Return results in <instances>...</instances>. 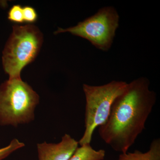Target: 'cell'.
I'll use <instances>...</instances> for the list:
<instances>
[{"label": "cell", "instance_id": "obj_1", "mask_svg": "<svg viewBox=\"0 0 160 160\" xmlns=\"http://www.w3.org/2000/svg\"><path fill=\"white\" fill-rule=\"evenodd\" d=\"M149 85V80L145 77L128 84L115 100L106 122L99 127L100 137L114 151L128 152L145 129L157 99Z\"/></svg>", "mask_w": 160, "mask_h": 160}, {"label": "cell", "instance_id": "obj_2", "mask_svg": "<svg viewBox=\"0 0 160 160\" xmlns=\"http://www.w3.org/2000/svg\"><path fill=\"white\" fill-rule=\"evenodd\" d=\"M39 102L38 95L21 78L9 79L0 86V125L30 122Z\"/></svg>", "mask_w": 160, "mask_h": 160}, {"label": "cell", "instance_id": "obj_3", "mask_svg": "<svg viewBox=\"0 0 160 160\" xmlns=\"http://www.w3.org/2000/svg\"><path fill=\"white\" fill-rule=\"evenodd\" d=\"M42 33L32 24L15 25L3 52V68L9 79L19 78L23 68L33 62L42 44Z\"/></svg>", "mask_w": 160, "mask_h": 160}, {"label": "cell", "instance_id": "obj_4", "mask_svg": "<svg viewBox=\"0 0 160 160\" xmlns=\"http://www.w3.org/2000/svg\"><path fill=\"white\" fill-rule=\"evenodd\" d=\"M128 85L126 82L116 81L100 86L83 84L86 99L85 130L78 142L80 146L91 143L95 130L106 122L115 100Z\"/></svg>", "mask_w": 160, "mask_h": 160}, {"label": "cell", "instance_id": "obj_5", "mask_svg": "<svg viewBox=\"0 0 160 160\" xmlns=\"http://www.w3.org/2000/svg\"><path fill=\"white\" fill-rule=\"evenodd\" d=\"M119 21L116 9L112 6H106L77 26L66 29L59 28L54 34L69 32L88 40L98 49L108 51L112 45Z\"/></svg>", "mask_w": 160, "mask_h": 160}, {"label": "cell", "instance_id": "obj_6", "mask_svg": "<svg viewBox=\"0 0 160 160\" xmlns=\"http://www.w3.org/2000/svg\"><path fill=\"white\" fill-rule=\"evenodd\" d=\"M78 142L65 134L57 144H38L39 160H68L78 146Z\"/></svg>", "mask_w": 160, "mask_h": 160}, {"label": "cell", "instance_id": "obj_7", "mask_svg": "<svg viewBox=\"0 0 160 160\" xmlns=\"http://www.w3.org/2000/svg\"><path fill=\"white\" fill-rule=\"evenodd\" d=\"M118 160H160V139H154L149 150L145 152L135 150L132 152L121 153Z\"/></svg>", "mask_w": 160, "mask_h": 160}, {"label": "cell", "instance_id": "obj_8", "mask_svg": "<svg viewBox=\"0 0 160 160\" xmlns=\"http://www.w3.org/2000/svg\"><path fill=\"white\" fill-rule=\"evenodd\" d=\"M106 157L104 149L96 150L90 144H85L78 147L68 160H103Z\"/></svg>", "mask_w": 160, "mask_h": 160}, {"label": "cell", "instance_id": "obj_9", "mask_svg": "<svg viewBox=\"0 0 160 160\" xmlns=\"http://www.w3.org/2000/svg\"><path fill=\"white\" fill-rule=\"evenodd\" d=\"M25 146L24 143L20 142L17 139H13L8 146L0 149V160L6 158L13 152Z\"/></svg>", "mask_w": 160, "mask_h": 160}, {"label": "cell", "instance_id": "obj_10", "mask_svg": "<svg viewBox=\"0 0 160 160\" xmlns=\"http://www.w3.org/2000/svg\"><path fill=\"white\" fill-rule=\"evenodd\" d=\"M8 19L11 22L17 24L24 23L23 7L20 5L12 6L8 12Z\"/></svg>", "mask_w": 160, "mask_h": 160}, {"label": "cell", "instance_id": "obj_11", "mask_svg": "<svg viewBox=\"0 0 160 160\" xmlns=\"http://www.w3.org/2000/svg\"><path fill=\"white\" fill-rule=\"evenodd\" d=\"M23 14L24 22L31 24L37 21V12L31 6H26L23 7Z\"/></svg>", "mask_w": 160, "mask_h": 160}]
</instances>
